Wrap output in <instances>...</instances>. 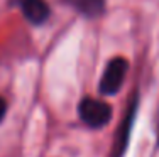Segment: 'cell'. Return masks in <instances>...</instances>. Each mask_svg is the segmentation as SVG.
I'll return each mask as SVG.
<instances>
[{
  "label": "cell",
  "mask_w": 159,
  "mask_h": 157,
  "mask_svg": "<svg viewBox=\"0 0 159 157\" xmlns=\"http://www.w3.org/2000/svg\"><path fill=\"white\" fill-rule=\"evenodd\" d=\"M22 14L32 24H43L49 17V5L44 0H20Z\"/></svg>",
  "instance_id": "277c9868"
},
{
  "label": "cell",
  "mask_w": 159,
  "mask_h": 157,
  "mask_svg": "<svg viewBox=\"0 0 159 157\" xmlns=\"http://www.w3.org/2000/svg\"><path fill=\"white\" fill-rule=\"evenodd\" d=\"M17 2H20V0H17Z\"/></svg>",
  "instance_id": "52a82bcc"
},
{
  "label": "cell",
  "mask_w": 159,
  "mask_h": 157,
  "mask_svg": "<svg viewBox=\"0 0 159 157\" xmlns=\"http://www.w3.org/2000/svg\"><path fill=\"white\" fill-rule=\"evenodd\" d=\"M129 71V63L124 58H113L103 69L100 80V93L102 95H115L122 88Z\"/></svg>",
  "instance_id": "7a4b0ae2"
},
{
  "label": "cell",
  "mask_w": 159,
  "mask_h": 157,
  "mask_svg": "<svg viewBox=\"0 0 159 157\" xmlns=\"http://www.w3.org/2000/svg\"><path fill=\"white\" fill-rule=\"evenodd\" d=\"M135 110H137V96L132 100L130 108H129V111H127V117L124 118L122 125H120V130H119V133H117L115 149H113V155H115V157H122L124 150H125V147H127V144H129L132 122H134V118H135Z\"/></svg>",
  "instance_id": "3957f363"
},
{
  "label": "cell",
  "mask_w": 159,
  "mask_h": 157,
  "mask_svg": "<svg viewBox=\"0 0 159 157\" xmlns=\"http://www.w3.org/2000/svg\"><path fill=\"white\" fill-rule=\"evenodd\" d=\"M71 3L85 17H98L105 10V0H71Z\"/></svg>",
  "instance_id": "5b68a950"
},
{
  "label": "cell",
  "mask_w": 159,
  "mask_h": 157,
  "mask_svg": "<svg viewBox=\"0 0 159 157\" xmlns=\"http://www.w3.org/2000/svg\"><path fill=\"white\" fill-rule=\"evenodd\" d=\"M5 113H7V103H5V100H3L2 96H0V122L3 120Z\"/></svg>",
  "instance_id": "8992f818"
},
{
  "label": "cell",
  "mask_w": 159,
  "mask_h": 157,
  "mask_svg": "<svg viewBox=\"0 0 159 157\" xmlns=\"http://www.w3.org/2000/svg\"><path fill=\"white\" fill-rule=\"evenodd\" d=\"M78 115L85 125L92 129H102L110 122L112 107L97 98H85L78 105Z\"/></svg>",
  "instance_id": "6da1fadb"
}]
</instances>
